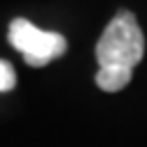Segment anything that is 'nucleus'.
Segmentation results:
<instances>
[{
  "label": "nucleus",
  "instance_id": "7ed1b4c3",
  "mask_svg": "<svg viewBox=\"0 0 147 147\" xmlns=\"http://www.w3.org/2000/svg\"><path fill=\"white\" fill-rule=\"evenodd\" d=\"M131 71L133 69H124V67H99L94 80L103 92H119L129 85Z\"/></svg>",
  "mask_w": 147,
  "mask_h": 147
},
{
  "label": "nucleus",
  "instance_id": "f03ea898",
  "mask_svg": "<svg viewBox=\"0 0 147 147\" xmlns=\"http://www.w3.org/2000/svg\"><path fill=\"white\" fill-rule=\"evenodd\" d=\"M9 41L32 67H44L67 51V39L57 32L39 30L25 18H14L9 25Z\"/></svg>",
  "mask_w": 147,
  "mask_h": 147
},
{
  "label": "nucleus",
  "instance_id": "20e7f679",
  "mask_svg": "<svg viewBox=\"0 0 147 147\" xmlns=\"http://www.w3.org/2000/svg\"><path fill=\"white\" fill-rule=\"evenodd\" d=\"M16 85V74H14V67L5 60H0V92H9L14 90Z\"/></svg>",
  "mask_w": 147,
  "mask_h": 147
},
{
  "label": "nucleus",
  "instance_id": "f257e3e1",
  "mask_svg": "<svg viewBox=\"0 0 147 147\" xmlns=\"http://www.w3.org/2000/svg\"><path fill=\"white\" fill-rule=\"evenodd\" d=\"M96 62L99 67H124L133 69L145 55V37L131 11H119L106 25L103 34L96 41Z\"/></svg>",
  "mask_w": 147,
  "mask_h": 147
}]
</instances>
